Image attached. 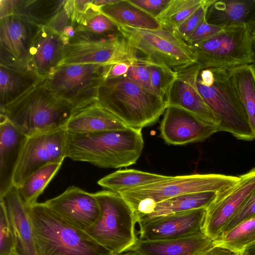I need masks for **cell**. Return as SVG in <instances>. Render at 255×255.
<instances>
[{
    "instance_id": "obj_1",
    "label": "cell",
    "mask_w": 255,
    "mask_h": 255,
    "mask_svg": "<svg viewBox=\"0 0 255 255\" xmlns=\"http://www.w3.org/2000/svg\"><path fill=\"white\" fill-rule=\"evenodd\" d=\"M144 145L141 129L76 134L67 132L66 157L105 168L136 163Z\"/></svg>"
},
{
    "instance_id": "obj_2",
    "label": "cell",
    "mask_w": 255,
    "mask_h": 255,
    "mask_svg": "<svg viewBox=\"0 0 255 255\" xmlns=\"http://www.w3.org/2000/svg\"><path fill=\"white\" fill-rule=\"evenodd\" d=\"M76 109L57 97L43 79L0 112L28 137L65 128Z\"/></svg>"
},
{
    "instance_id": "obj_3",
    "label": "cell",
    "mask_w": 255,
    "mask_h": 255,
    "mask_svg": "<svg viewBox=\"0 0 255 255\" xmlns=\"http://www.w3.org/2000/svg\"><path fill=\"white\" fill-rule=\"evenodd\" d=\"M97 102L127 127L142 129L155 123L165 111V101L126 75L108 78L101 84Z\"/></svg>"
},
{
    "instance_id": "obj_4",
    "label": "cell",
    "mask_w": 255,
    "mask_h": 255,
    "mask_svg": "<svg viewBox=\"0 0 255 255\" xmlns=\"http://www.w3.org/2000/svg\"><path fill=\"white\" fill-rule=\"evenodd\" d=\"M36 255H115L85 231L62 220L43 203L27 206Z\"/></svg>"
},
{
    "instance_id": "obj_5",
    "label": "cell",
    "mask_w": 255,
    "mask_h": 255,
    "mask_svg": "<svg viewBox=\"0 0 255 255\" xmlns=\"http://www.w3.org/2000/svg\"><path fill=\"white\" fill-rule=\"evenodd\" d=\"M197 85L199 93L219 122V131L228 132L240 140L255 139L228 69L201 70Z\"/></svg>"
},
{
    "instance_id": "obj_6",
    "label": "cell",
    "mask_w": 255,
    "mask_h": 255,
    "mask_svg": "<svg viewBox=\"0 0 255 255\" xmlns=\"http://www.w3.org/2000/svg\"><path fill=\"white\" fill-rule=\"evenodd\" d=\"M95 194L99 214L85 231L113 255L128 252L137 240L134 212L119 193L103 190Z\"/></svg>"
},
{
    "instance_id": "obj_7",
    "label": "cell",
    "mask_w": 255,
    "mask_h": 255,
    "mask_svg": "<svg viewBox=\"0 0 255 255\" xmlns=\"http://www.w3.org/2000/svg\"><path fill=\"white\" fill-rule=\"evenodd\" d=\"M240 176L220 174H195L170 176L167 179L121 194L134 212L136 220L156 203L180 195L200 192L222 191L237 183Z\"/></svg>"
},
{
    "instance_id": "obj_8",
    "label": "cell",
    "mask_w": 255,
    "mask_h": 255,
    "mask_svg": "<svg viewBox=\"0 0 255 255\" xmlns=\"http://www.w3.org/2000/svg\"><path fill=\"white\" fill-rule=\"evenodd\" d=\"M120 33L135 50L137 57L165 65L175 71L196 62L191 47L176 32L162 26L157 30L118 25Z\"/></svg>"
},
{
    "instance_id": "obj_9",
    "label": "cell",
    "mask_w": 255,
    "mask_h": 255,
    "mask_svg": "<svg viewBox=\"0 0 255 255\" xmlns=\"http://www.w3.org/2000/svg\"><path fill=\"white\" fill-rule=\"evenodd\" d=\"M252 29L247 24L224 28L190 46L201 69H229L252 64Z\"/></svg>"
},
{
    "instance_id": "obj_10",
    "label": "cell",
    "mask_w": 255,
    "mask_h": 255,
    "mask_svg": "<svg viewBox=\"0 0 255 255\" xmlns=\"http://www.w3.org/2000/svg\"><path fill=\"white\" fill-rule=\"evenodd\" d=\"M111 65H60L45 80L57 97L75 109H80L97 101L99 88L107 78Z\"/></svg>"
},
{
    "instance_id": "obj_11",
    "label": "cell",
    "mask_w": 255,
    "mask_h": 255,
    "mask_svg": "<svg viewBox=\"0 0 255 255\" xmlns=\"http://www.w3.org/2000/svg\"><path fill=\"white\" fill-rule=\"evenodd\" d=\"M137 58L135 50L120 34L105 37L81 30L65 41L59 66L76 64L113 65Z\"/></svg>"
},
{
    "instance_id": "obj_12",
    "label": "cell",
    "mask_w": 255,
    "mask_h": 255,
    "mask_svg": "<svg viewBox=\"0 0 255 255\" xmlns=\"http://www.w3.org/2000/svg\"><path fill=\"white\" fill-rule=\"evenodd\" d=\"M67 131L65 128L28 136L13 176L20 187L33 172L51 163H62L66 157Z\"/></svg>"
},
{
    "instance_id": "obj_13",
    "label": "cell",
    "mask_w": 255,
    "mask_h": 255,
    "mask_svg": "<svg viewBox=\"0 0 255 255\" xmlns=\"http://www.w3.org/2000/svg\"><path fill=\"white\" fill-rule=\"evenodd\" d=\"M239 176L237 183L217 193L207 208L204 233L214 241L223 235L227 225L255 191V167Z\"/></svg>"
},
{
    "instance_id": "obj_14",
    "label": "cell",
    "mask_w": 255,
    "mask_h": 255,
    "mask_svg": "<svg viewBox=\"0 0 255 255\" xmlns=\"http://www.w3.org/2000/svg\"><path fill=\"white\" fill-rule=\"evenodd\" d=\"M40 27L16 15L0 18V65L28 68L30 51Z\"/></svg>"
},
{
    "instance_id": "obj_15",
    "label": "cell",
    "mask_w": 255,
    "mask_h": 255,
    "mask_svg": "<svg viewBox=\"0 0 255 255\" xmlns=\"http://www.w3.org/2000/svg\"><path fill=\"white\" fill-rule=\"evenodd\" d=\"M206 208L150 218L138 222L139 239L156 241L186 238L204 233Z\"/></svg>"
},
{
    "instance_id": "obj_16",
    "label": "cell",
    "mask_w": 255,
    "mask_h": 255,
    "mask_svg": "<svg viewBox=\"0 0 255 255\" xmlns=\"http://www.w3.org/2000/svg\"><path fill=\"white\" fill-rule=\"evenodd\" d=\"M159 129L165 142L175 145L203 141L219 131L218 126L175 106L167 107Z\"/></svg>"
},
{
    "instance_id": "obj_17",
    "label": "cell",
    "mask_w": 255,
    "mask_h": 255,
    "mask_svg": "<svg viewBox=\"0 0 255 255\" xmlns=\"http://www.w3.org/2000/svg\"><path fill=\"white\" fill-rule=\"evenodd\" d=\"M43 203L65 222L84 231L96 221L100 212L95 193L75 186Z\"/></svg>"
},
{
    "instance_id": "obj_18",
    "label": "cell",
    "mask_w": 255,
    "mask_h": 255,
    "mask_svg": "<svg viewBox=\"0 0 255 255\" xmlns=\"http://www.w3.org/2000/svg\"><path fill=\"white\" fill-rule=\"evenodd\" d=\"M201 70L196 62L177 71V77L165 98L168 106H175L188 111L218 127L219 122L207 105L198 89L197 81Z\"/></svg>"
},
{
    "instance_id": "obj_19",
    "label": "cell",
    "mask_w": 255,
    "mask_h": 255,
    "mask_svg": "<svg viewBox=\"0 0 255 255\" xmlns=\"http://www.w3.org/2000/svg\"><path fill=\"white\" fill-rule=\"evenodd\" d=\"M28 136L0 114V199L13 186V176Z\"/></svg>"
},
{
    "instance_id": "obj_20",
    "label": "cell",
    "mask_w": 255,
    "mask_h": 255,
    "mask_svg": "<svg viewBox=\"0 0 255 255\" xmlns=\"http://www.w3.org/2000/svg\"><path fill=\"white\" fill-rule=\"evenodd\" d=\"M65 41L48 26L40 27L32 44L28 68L42 79L51 75L62 59Z\"/></svg>"
},
{
    "instance_id": "obj_21",
    "label": "cell",
    "mask_w": 255,
    "mask_h": 255,
    "mask_svg": "<svg viewBox=\"0 0 255 255\" xmlns=\"http://www.w3.org/2000/svg\"><path fill=\"white\" fill-rule=\"evenodd\" d=\"M215 244L204 233L172 240L148 241L137 238L128 251L139 255H200Z\"/></svg>"
},
{
    "instance_id": "obj_22",
    "label": "cell",
    "mask_w": 255,
    "mask_h": 255,
    "mask_svg": "<svg viewBox=\"0 0 255 255\" xmlns=\"http://www.w3.org/2000/svg\"><path fill=\"white\" fill-rule=\"evenodd\" d=\"M0 199L3 200L6 206L17 251L20 255H36L31 218L18 188L13 186Z\"/></svg>"
},
{
    "instance_id": "obj_23",
    "label": "cell",
    "mask_w": 255,
    "mask_h": 255,
    "mask_svg": "<svg viewBox=\"0 0 255 255\" xmlns=\"http://www.w3.org/2000/svg\"><path fill=\"white\" fill-rule=\"evenodd\" d=\"M128 128L116 116L101 107L97 101L76 109L65 126L68 132L84 134Z\"/></svg>"
},
{
    "instance_id": "obj_24",
    "label": "cell",
    "mask_w": 255,
    "mask_h": 255,
    "mask_svg": "<svg viewBox=\"0 0 255 255\" xmlns=\"http://www.w3.org/2000/svg\"><path fill=\"white\" fill-rule=\"evenodd\" d=\"M207 22L223 28L247 24L255 26V0H215L208 7Z\"/></svg>"
},
{
    "instance_id": "obj_25",
    "label": "cell",
    "mask_w": 255,
    "mask_h": 255,
    "mask_svg": "<svg viewBox=\"0 0 255 255\" xmlns=\"http://www.w3.org/2000/svg\"><path fill=\"white\" fill-rule=\"evenodd\" d=\"M66 0H0V17L21 16L39 27L47 26Z\"/></svg>"
},
{
    "instance_id": "obj_26",
    "label": "cell",
    "mask_w": 255,
    "mask_h": 255,
    "mask_svg": "<svg viewBox=\"0 0 255 255\" xmlns=\"http://www.w3.org/2000/svg\"><path fill=\"white\" fill-rule=\"evenodd\" d=\"M42 79L29 69L0 65V110L16 100Z\"/></svg>"
},
{
    "instance_id": "obj_27",
    "label": "cell",
    "mask_w": 255,
    "mask_h": 255,
    "mask_svg": "<svg viewBox=\"0 0 255 255\" xmlns=\"http://www.w3.org/2000/svg\"><path fill=\"white\" fill-rule=\"evenodd\" d=\"M101 11L117 25L147 30H157L162 27L156 17L129 0H118L115 3L102 7Z\"/></svg>"
},
{
    "instance_id": "obj_28",
    "label": "cell",
    "mask_w": 255,
    "mask_h": 255,
    "mask_svg": "<svg viewBox=\"0 0 255 255\" xmlns=\"http://www.w3.org/2000/svg\"><path fill=\"white\" fill-rule=\"evenodd\" d=\"M217 192L206 191L187 193L155 204L145 215L137 220L140 221L157 216L200 208H207L214 201Z\"/></svg>"
},
{
    "instance_id": "obj_29",
    "label": "cell",
    "mask_w": 255,
    "mask_h": 255,
    "mask_svg": "<svg viewBox=\"0 0 255 255\" xmlns=\"http://www.w3.org/2000/svg\"><path fill=\"white\" fill-rule=\"evenodd\" d=\"M228 70L230 80L245 110L255 137V68L251 64Z\"/></svg>"
},
{
    "instance_id": "obj_30",
    "label": "cell",
    "mask_w": 255,
    "mask_h": 255,
    "mask_svg": "<svg viewBox=\"0 0 255 255\" xmlns=\"http://www.w3.org/2000/svg\"><path fill=\"white\" fill-rule=\"evenodd\" d=\"M170 177L135 169L118 170L100 179L97 183L104 188L121 194Z\"/></svg>"
},
{
    "instance_id": "obj_31",
    "label": "cell",
    "mask_w": 255,
    "mask_h": 255,
    "mask_svg": "<svg viewBox=\"0 0 255 255\" xmlns=\"http://www.w3.org/2000/svg\"><path fill=\"white\" fill-rule=\"evenodd\" d=\"M62 163H51L42 167L29 176L17 188L26 206L37 203V198L57 174Z\"/></svg>"
},
{
    "instance_id": "obj_32",
    "label": "cell",
    "mask_w": 255,
    "mask_h": 255,
    "mask_svg": "<svg viewBox=\"0 0 255 255\" xmlns=\"http://www.w3.org/2000/svg\"><path fill=\"white\" fill-rule=\"evenodd\" d=\"M215 242L241 254L255 242V216L242 221Z\"/></svg>"
},
{
    "instance_id": "obj_33",
    "label": "cell",
    "mask_w": 255,
    "mask_h": 255,
    "mask_svg": "<svg viewBox=\"0 0 255 255\" xmlns=\"http://www.w3.org/2000/svg\"><path fill=\"white\" fill-rule=\"evenodd\" d=\"M204 0H171L156 17L162 26L175 29L193 13Z\"/></svg>"
},
{
    "instance_id": "obj_34",
    "label": "cell",
    "mask_w": 255,
    "mask_h": 255,
    "mask_svg": "<svg viewBox=\"0 0 255 255\" xmlns=\"http://www.w3.org/2000/svg\"><path fill=\"white\" fill-rule=\"evenodd\" d=\"M143 59L149 72L154 93L165 101L168 92L176 78L177 71L165 65Z\"/></svg>"
},
{
    "instance_id": "obj_35",
    "label": "cell",
    "mask_w": 255,
    "mask_h": 255,
    "mask_svg": "<svg viewBox=\"0 0 255 255\" xmlns=\"http://www.w3.org/2000/svg\"><path fill=\"white\" fill-rule=\"evenodd\" d=\"M77 30L86 31L105 37L120 34L118 25L101 11L79 24Z\"/></svg>"
},
{
    "instance_id": "obj_36",
    "label": "cell",
    "mask_w": 255,
    "mask_h": 255,
    "mask_svg": "<svg viewBox=\"0 0 255 255\" xmlns=\"http://www.w3.org/2000/svg\"><path fill=\"white\" fill-rule=\"evenodd\" d=\"M15 250V238L6 206L0 199V255H7Z\"/></svg>"
},
{
    "instance_id": "obj_37",
    "label": "cell",
    "mask_w": 255,
    "mask_h": 255,
    "mask_svg": "<svg viewBox=\"0 0 255 255\" xmlns=\"http://www.w3.org/2000/svg\"><path fill=\"white\" fill-rule=\"evenodd\" d=\"M215 0H204L201 5L174 30L186 41L206 17L208 7Z\"/></svg>"
},
{
    "instance_id": "obj_38",
    "label": "cell",
    "mask_w": 255,
    "mask_h": 255,
    "mask_svg": "<svg viewBox=\"0 0 255 255\" xmlns=\"http://www.w3.org/2000/svg\"><path fill=\"white\" fill-rule=\"evenodd\" d=\"M126 76L143 88L154 93L149 72L143 58L137 57L134 59Z\"/></svg>"
},
{
    "instance_id": "obj_39",
    "label": "cell",
    "mask_w": 255,
    "mask_h": 255,
    "mask_svg": "<svg viewBox=\"0 0 255 255\" xmlns=\"http://www.w3.org/2000/svg\"><path fill=\"white\" fill-rule=\"evenodd\" d=\"M223 29L224 28L220 26L209 23L207 22L205 17L186 42L189 45L191 46L218 33Z\"/></svg>"
},
{
    "instance_id": "obj_40",
    "label": "cell",
    "mask_w": 255,
    "mask_h": 255,
    "mask_svg": "<svg viewBox=\"0 0 255 255\" xmlns=\"http://www.w3.org/2000/svg\"><path fill=\"white\" fill-rule=\"evenodd\" d=\"M74 25L78 24L73 21L72 15L64 3L61 9L47 26L61 35L66 28Z\"/></svg>"
},
{
    "instance_id": "obj_41",
    "label": "cell",
    "mask_w": 255,
    "mask_h": 255,
    "mask_svg": "<svg viewBox=\"0 0 255 255\" xmlns=\"http://www.w3.org/2000/svg\"><path fill=\"white\" fill-rule=\"evenodd\" d=\"M254 216H255V191L227 225L224 234L242 221Z\"/></svg>"
},
{
    "instance_id": "obj_42",
    "label": "cell",
    "mask_w": 255,
    "mask_h": 255,
    "mask_svg": "<svg viewBox=\"0 0 255 255\" xmlns=\"http://www.w3.org/2000/svg\"><path fill=\"white\" fill-rule=\"evenodd\" d=\"M129 1L153 16L156 17L171 0H129Z\"/></svg>"
},
{
    "instance_id": "obj_43",
    "label": "cell",
    "mask_w": 255,
    "mask_h": 255,
    "mask_svg": "<svg viewBox=\"0 0 255 255\" xmlns=\"http://www.w3.org/2000/svg\"><path fill=\"white\" fill-rule=\"evenodd\" d=\"M133 60L131 61H121L111 65L106 78H115L126 75L131 62Z\"/></svg>"
},
{
    "instance_id": "obj_44",
    "label": "cell",
    "mask_w": 255,
    "mask_h": 255,
    "mask_svg": "<svg viewBox=\"0 0 255 255\" xmlns=\"http://www.w3.org/2000/svg\"><path fill=\"white\" fill-rule=\"evenodd\" d=\"M200 255H241L225 247L216 244Z\"/></svg>"
},
{
    "instance_id": "obj_45",
    "label": "cell",
    "mask_w": 255,
    "mask_h": 255,
    "mask_svg": "<svg viewBox=\"0 0 255 255\" xmlns=\"http://www.w3.org/2000/svg\"><path fill=\"white\" fill-rule=\"evenodd\" d=\"M241 255H255V242L248 246Z\"/></svg>"
},
{
    "instance_id": "obj_46",
    "label": "cell",
    "mask_w": 255,
    "mask_h": 255,
    "mask_svg": "<svg viewBox=\"0 0 255 255\" xmlns=\"http://www.w3.org/2000/svg\"><path fill=\"white\" fill-rule=\"evenodd\" d=\"M252 46L253 50V61L252 64L255 68V26L252 29Z\"/></svg>"
},
{
    "instance_id": "obj_47",
    "label": "cell",
    "mask_w": 255,
    "mask_h": 255,
    "mask_svg": "<svg viewBox=\"0 0 255 255\" xmlns=\"http://www.w3.org/2000/svg\"><path fill=\"white\" fill-rule=\"evenodd\" d=\"M117 255H139L138 254L132 251H128L123 254Z\"/></svg>"
},
{
    "instance_id": "obj_48",
    "label": "cell",
    "mask_w": 255,
    "mask_h": 255,
    "mask_svg": "<svg viewBox=\"0 0 255 255\" xmlns=\"http://www.w3.org/2000/svg\"><path fill=\"white\" fill-rule=\"evenodd\" d=\"M7 255H20L17 250H15Z\"/></svg>"
}]
</instances>
